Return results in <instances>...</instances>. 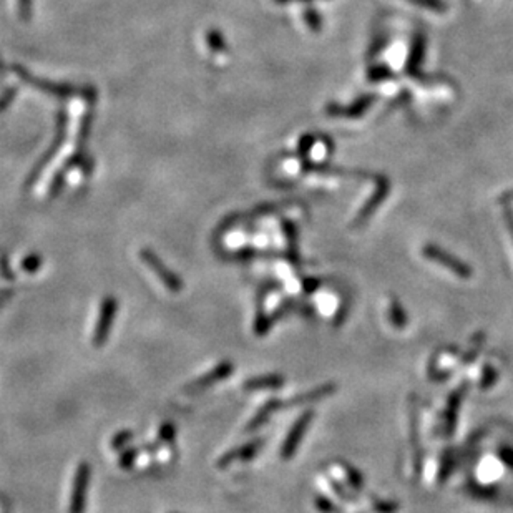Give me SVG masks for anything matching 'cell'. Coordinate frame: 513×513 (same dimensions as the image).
<instances>
[{"instance_id":"6da1fadb","label":"cell","mask_w":513,"mask_h":513,"mask_svg":"<svg viewBox=\"0 0 513 513\" xmlns=\"http://www.w3.org/2000/svg\"><path fill=\"white\" fill-rule=\"evenodd\" d=\"M422 254L425 258H427V260L436 261L437 265H441V266L445 267V270L452 271L454 274L462 277V279H469V277L472 276V270H470V267L467 266L464 261H460L459 258L454 256V254L443 251L441 246L427 244V246L422 249Z\"/></svg>"},{"instance_id":"7a4b0ae2","label":"cell","mask_w":513,"mask_h":513,"mask_svg":"<svg viewBox=\"0 0 513 513\" xmlns=\"http://www.w3.org/2000/svg\"><path fill=\"white\" fill-rule=\"evenodd\" d=\"M141 258L145 260L146 265L150 266V270L155 272L156 277H160V281L166 286V289L171 291V293H179V291H182V281H179L170 270H166L163 262H161L153 253L141 251Z\"/></svg>"},{"instance_id":"3957f363","label":"cell","mask_w":513,"mask_h":513,"mask_svg":"<svg viewBox=\"0 0 513 513\" xmlns=\"http://www.w3.org/2000/svg\"><path fill=\"white\" fill-rule=\"evenodd\" d=\"M89 475H90L89 465L87 464L78 465L75 474V482H73L70 513H83V508H85L87 485H89Z\"/></svg>"},{"instance_id":"277c9868","label":"cell","mask_w":513,"mask_h":513,"mask_svg":"<svg viewBox=\"0 0 513 513\" xmlns=\"http://www.w3.org/2000/svg\"><path fill=\"white\" fill-rule=\"evenodd\" d=\"M115 311H117V301H115L113 298L103 299V304H101V309H100V317H99V322H96V329H95V336H94L95 346H101L105 342L106 336H108V332H110V327H112Z\"/></svg>"},{"instance_id":"5b68a950","label":"cell","mask_w":513,"mask_h":513,"mask_svg":"<svg viewBox=\"0 0 513 513\" xmlns=\"http://www.w3.org/2000/svg\"><path fill=\"white\" fill-rule=\"evenodd\" d=\"M311 419H312V412H306L299 417L298 422L294 424V427L291 429L289 436H288V438H286V442L283 445V459H289V457L294 454L296 448H298V445H299V442H301L304 432H306L309 422H311Z\"/></svg>"},{"instance_id":"8992f818","label":"cell","mask_w":513,"mask_h":513,"mask_svg":"<svg viewBox=\"0 0 513 513\" xmlns=\"http://www.w3.org/2000/svg\"><path fill=\"white\" fill-rule=\"evenodd\" d=\"M231 371H233V366H231L229 362H223L220 367H216L215 371L206 374V376L200 379V381H196L191 387H189V389H205V387L211 386V384L220 381V379H224L226 376H229Z\"/></svg>"},{"instance_id":"52a82bcc","label":"cell","mask_w":513,"mask_h":513,"mask_svg":"<svg viewBox=\"0 0 513 513\" xmlns=\"http://www.w3.org/2000/svg\"><path fill=\"white\" fill-rule=\"evenodd\" d=\"M424 50H425V39L422 35L415 37L414 44H412V50H410L409 60H407V72L409 73H419V67L422 63L424 58Z\"/></svg>"},{"instance_id":"ba28073f","label":"cell","mask_w":513,"mask_h":513,"mask_svg":"<svg viewBox=\"0 0 513 513\" xmlns=\"http://www.w3.org/2000/svg\"><path fill=\"white\" fill-rule=\"evenodd\" d=\"M374 100H376V96H364V99L355 101L353 106H348V108H337V106H332L331 112L336 115H344V117L348 118H355L366 112L369 106L372 105Z\"/></svg>"},{"instance_id":"9c48e42d","label":"cell","mask_w":513,"mask_h":513,"mask_svg":"<svg viewBox=\"0 0 513 513\" xmlns=\"http://www.w3.org/2000/svg\"><path fill=\"white\" fill-rule=\"evenodd\" d=\"M387 188H389V184H387L386 179H381V182H379V184H377V191H376V195H374L372 200L369 201L367 205L362 208V211H360V215H359V221L366 220L367 216L371 215V213L374 211V208H377V206H379V203H381V201L384 200V198H386V195H387Z\"/></svg>"},{"instance_id":"30bf717a","label":"cell","mask_w":513,"mask_h":513,"mask_svg":"<svg viewBox=\"0 0 513 513\" xmlns=\"http://www.w3.org/2000/svg\"><path fill=\"white\" fill-rule=\"evenodd\" d=\"M283 384V377L279 376H266L258 377L246 382V389H267V387H279Z\"/></svg>"},{"instance_id":"8fae6325","label":"cell","mask_w":513,"mask_h":513,"mask_svg":"<svg viewBox=\"0 0 513 513\" xmlns=\"http://www.w3.org/2000/svg\"><path fill=\"white\" fill-rule=\"evenodd\" d=\"M409 2H412L415 6L420 7H427L433 12H445V4H443L442 0H409Z\"/></svg>"},{"instance_id":"7c38bea8","label":"cell","mask_w":513,"mask_h":513,"mask_svg":"<svg viewBox=\"0 0 513 513\" xmlns=\"http://www.w3.org/2000/svg\"><path fill=\"white\" fill-rule=\"evenodd\" d=\"M391 314H392V322H394V324L395 326H399V327H402V326H404L405 324V317H404V312H402L400 311V308H399V304H392V311H391Z\"/></svg>"},{"instance_id":"4fadbf2b","label":"cell","mask_w":513,"mask_h":513,"mask_svg":"<svg viewBox=\"0 0 513 513\" xmlns=\"http://www.w3.org/2000/svg\"><path fill=\"white\" fill-rule=\"evenodd\" d=\"M507 226H508V231H510L512 238H513V213L510 210H507Z\"/></svg>"},{"instance_id":"5bb4252c","label":"cell","mask_w":513,"mask_h":513,"mask_svg":"<svg viewBox=\"0 0 513 513\" xmlns=\"http://www.w3.org/2000/svg\"><path fill=\"white\" fill-rule=\"evenodd\" d=\"M173 427L171 425H165L163 427V438L165 441H170V438H173Z\"/></svg>"}]
</instances>
